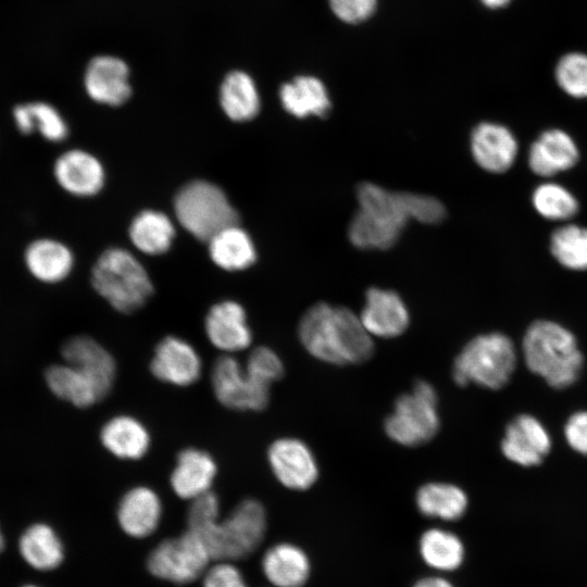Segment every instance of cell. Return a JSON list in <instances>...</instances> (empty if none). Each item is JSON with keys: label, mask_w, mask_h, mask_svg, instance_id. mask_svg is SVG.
Instances as JSON below:
<instances>
[{"label": "cell", "mask_w": 587, "mask_h": 587, "mask_svg": "<svg viewBox=\"0 0 587 587\" xmlns=\"http://www.w3.org/2000/svg\"><path fill=\"white\" fill-rule=\"evenodd\" d=\"M579 158L578 146L569 133L549 128L532 142L527 163L535 175L549 178L573 168Z\"/></svg>", "instance_id": "20"}, {"label": "cell", "mask_w": 587, "mask_h": 587, "mask_svg": "<svg viewBox=\"0 0 587 587\" xmlns=\"http://www.w3.org/2000/svg\"><path fill=\"white\" fill-rule=\"evenodd\" d=\"M53 176L63 190L76 197L93 196L104 183L100 161L80 149L60 154L53 164Z\"/></svg>", "instance_id": "23"}, {"label": "cell", "mask_w": 587, "mask_h": 587, "mask_svg": "<svg viewBox=\"0 0 587 587\" xmlns=\"http://www.w3.org/2000/svg\"><path fill=\"white\" fill-rule=\"evenodd\" d=\"M23 262L28 274L36 280L57 284L72 272L74 255L65 243L41 237L27 243L23 252Z\"/></svg>", "instance_id": "25"}, {"label": "cell", "mask_w": 587, "mask_h": 587, "mask_svg": "<svg viewBox=\"0 0 587 587\" xmlns=\"http://www.w3.org/2000/svg\"><path fill=\"white\" fill-rule=\"evenodd\" d=\"M298 335L303 348L315 359L334 364H359L374 352L373 337L360 316L344 307L319 302L301 316Z\"/></svg>", "instance_id": "1"}, {"label": "cell", "mask_w": 587, "mask_h": 587, "mask_svg": "<svg viewBox=\"0 0 587 587\" xmlns=\"http://www.w3.org/2000/svg\"><path fill=\"white\" fill-rule=\"evenodd\" d=\"M564 436L575 451L587 455V411L570 416L564 427Z\"/></svg>", "instance_id": "43"}, {"label": "cell", "mask_w": 587, "mask_h": 587, "mask_svg": "<svg viewBox=\"0 0 587 587\" xmlns=\"http://www.w3.org/2000/svg\"><path fill=\"white\" fill-rule=\"evenodd\" d=\"M162 516V499L147 485H136L127 489L116 507L120 529L134 539H145L153 535L161 524Z\"/></svg>", "instance_id": "13"}, {"label": "cell", "mask_w": 587, "mask_h": 587, "mask_svg": "<svg viewBox=\"0 0 587 587\" xmlns=\"http://www.w3.org/2000/svg\"><path fill=\"white\" fill-rule=\"evenodd\" d=\"M267 529L264 505L254 498L238 502L229 514L220 520L207 541L213 561H239L251 555L262 544Z\"/></svg>", "instance_id": "8"}, {"label": "cell", "mask_w": 587, "mask_h": 587, "mask_svg": "<svg viewBox=\"0 0 587 587\" xmlns=\"http://www.w3.org/2000/svg\"><path fill=\"white\" fill-rule=\"evenodd\" d=\"M245 366L253 376L270 386L284 375V363L280 357L266 346L252 349Z\"/></svg>", "instance_id": "39"}, {"label": "cell", "mask_w": 587, "mask_h": 587, "mask_svg": "<svg viewBox=\"0 0 587 587\" xmlns=\"http://www.w3.org/2000/svg\"><path fill=\"white\" fill-rule=\"evenodd\" d=\"M417 550L424 564L438 574L457 571L465 560L462 539L453 532L440 527L423 532Z\"/></svg>", "instance_id": "28"}, {"label": "cell", "mask_w": 587, "mask_h": 587, "mask_svg": "<svg viewBox=\"0 0 587 587\" xmlns=\"http://www.w3.org/2000/svg\"><path fill=\"white\" fill-rule=\"evenodd\" d=\"M62 357L86 374L98 387L103 398L112 390L117 365L111 352L90 336L77 335L62 346Z\"/></svg>", "instance_id": "17"}, {"label": "cell", "mask_w": 587, "mask_h": 587, "mask_svg": "<svg viewBox=\"0 0 587 587\" xmlns=\"http://www.w3.org/2000/svg\"><path fill=\"white\" fill-rule=\"evenodd\" d=\"M27 104L34 133H39L46 140L51 142H60L67 137V124L52 104L43 101Z\"/></svg>", "instance_id": "38"}, {"label": "cell", "mask_w": 587, "mask_h": 587, "mask_svg": "<svg viewBox=\"0 0 587 587\" xmlns=\"http://www.w3.org/2000/svg\"><path fill=\"white\" fill-rule=\"evenodd\" d=\"M261 571L272 587H304L312 574V562L300 546L282 541L265 550Z\"/></svg>", "instance_id": "22"}, {"label": "cell", "mask_w": 587, "mask_h": 587, "mask_svg": "<svg viewBox=\"0 0 587 587\" xmlns=\"http://www.w3.org/2000/svg\"><path fill=\"white\" fill-rule=\"evenodd\" d=\"M17 550L23 562L37 572H52L65 559L64 544L57 530L47 523H34L20 536Z\"/></svg>", "instance_id": "26"}, {"label": "cell", "mask_w": 587, "mask_h": 587, "mask_svg": "<svg viewBox=\"0 0 587 587\" xmlns=\"http://www.w3.org/2000/svg\"><path fill=\"white\" fill-rule=\"evenodd\" d=\"M516 363L512 340L501 333L482 334L471 339L455 357L452 377L455 384H476L499 389L510 379Z\"/></svg>", "instance_id": "5"}, {"label": "cell", "mask_w": 587, "mask_h": 587, "mask_svg": "<svg viewBox=\"0 0 587 587\" xmlns=\"http://www.w3.org/2000/svg\"><path fill=\"white\" fill-rule=\"evenodd\" d=\"M149 369L153 377L161 383L188 387L200 379L202 360L188 340L168 335L154 347Z\"/></svg>", "instance_id": "12"}, {"label": "cell", "mask_w": 587, "mask_h": 587, "mask_svg": "<svg viewBox=\"0 0 587 587\" xmlns=\"http://www.w3.org/2000/svg\"><path fill=\"white\" fill-rule=\"evenodd\" d=\"M202 587H249L241 570L229 560H214L201 577Z\"/></svg>", "instance_id": "40"}, {"label": "cell", "mask_w": 587, "mask_h": 587, "mask_svg": "<svg viewBox=\"0 0 587 587\" xmlns=\"http://www.w3.org/2000/svg\"><path fill=\"white\" fill-rule=\"evenodd\" d=\"M208 242L212 261L226 271L245 270L255 261L253 242L237 224L220 230Z\"/></svg>", "instance_id": "32"}, {"label": "cell", "mask_w": 587, "mask_h": 587, "mask_svg": "<svg viewBox=\"0 0 587 587\" xmlns=\"http://www.w3.org/2000/svg\"><path fill=\"white\" fill-rule=\"evenodd\" d=\"M470 149L476 164L488 173L501 174L515 163L519 143L514 134L507 126L482 122L470 137Z\"/></svg>", "instance_id": "15"}, {"label": "cell", "mask_w": 587, "mask_h": 587, "mask_svg": "<svg viewBox=\"0 0 587 587\" xmlns=\"http://www.w3.org/2000/svg\"><path fill=\"white\" fill-rule=\"evenodd\" d=\"M91 283L96 291L121 313H133L153 292L149 275L127 250L110 248L93 265Z\"/></svg>", "instance_id": "4"}, {"label": "cell", "mask_w": 587, "mask_h": 587, "mask_svg": "<svg viewBox=\"0 0 587 587\" xmlns=\"http://www.w3.org/2000/svg\"><path fill=\"white\" fill-rule=\"evenodd\" d=\"M174 212L179 224L201 241L238 223V214L224 191L205 180H193L180 188Z\"/></svg>", "instance_id": "6"}, {"label": "cell", "mask_w": 587, "mask_h": 587, "mask_svg": "<svg viewBox=\"0 0 587 587\" xmlns=\"http://www.w3.org/2000/svg\"><path fill=\"white\" fill-rule=\"evenodd\" d=\"M99 438L103 448L120 460H140L151 447L148 427L129 414H116L107 420L101 426Z\"/></svg>", "instance_id": "24"}, {"label": "cell", "mask_w": 587, "mask_h": 587, "mask_svg": "<svg viewBox=\"0 0 587 587\" xmlns=\"http://www.w3.org/2000/svg\"><path fill=\"white\" fill-rule=\"evenodd\" d=\"M357 198L359 209L348 228L351 243L360 249L392 247L411 220L407 191H390L373 183H362Z\"/></svg>", "instance_id": "2"}, {"label": "cell", "mask_w": 587, "mask_h": 587, "mask_svg": "<svg viewBox=\"0 0 587 587\" xmlns=\"http://www.w3.org/2000/svg\"><path fill=\"white\" fill-rule=\"evenodd\" d=\"M214 397L229 410L258 412L270 402L271 386L253 376L235 355L222 354L212 365Z\"/></svg>", "instance_id": "10"}, {"label": "cell", "mask_w": 587, "mask_h": 587, "mask_svg": "<svg viewBox=\"0 0 587 587\" xmlns=\"http://www.w3.org/2000/svg\"><path fill=\"white\" fill-rule=\"evenodd\" d=\"M554 79L567 96L586 99L587 54L577 51L563 54L554 66Z\"/></svg>", "instance_id": "36"}, {"label": "cell", "mask_w": 587, "mask_h": 587, "mask_svg": "<svg viewBox=\"0 0 587 587\" xmlns=\"http://www.w3.org/2000/svg\"><path fill=\"white\" fill-rule=\"evenodd\" d=\"M266 458L275 478L290 490H307L319 478L316 458L301 439L295 437L275 439L267 448Z\"/></svg>", "instance_id": "11"}, {"label": "cell", "mask_w": 587, "mask_h": 587, "mask_svg": "<svg viewBox=\"0 0 587 587\" xmlns=\"http://www.w3.org/2000/svg\"><path fill=\"white\" fill-rule=\"evenodd\" d=\"M415 505L426 517L451 522L465 514L469 499L465 491L457 485L429 482L417 489Z\"/></svg>", "instance_id": "29"}, {"label": "cell", "mask_w": 587, "mask_h": 587, "mask_svg": "<svg viewBox=\"0 0 587 587\" xmlns=\"http://www.w3.org/2000/svg\"><path fill=\"white\" fill-rule=\"evenodd\" d=\"M412 587H455L447 577L436 574L419 578Z\"/></svg>", "instance_id": "45"}, {"label": "cell", "mask_w": 587, "mask_h": 587, "mask_svg": "<svg viewBox=\"0 0 587 587\" xmlns=\"http://www.w3.org/2000/svg\"><path fill=\"white\" fill-rule=\"evenodd\" d=\"M359 316L372 337L400 336L410 324L409 310L401 297L396 291L376 287L366 291Z\"/></svg>", "instance_id": "19"}, {"label": "cell", "mask_w": 587, "mask_h": 587, "mask_svg": "<svg viewBox=\"0 0 587 587\" xmlns=\"http://www.w3.org/2000/svg\"><path fill=\"white\" fill-rule=\"evenodd\" d=\"M550 447L551 440L545 427L527 414L519 415L509 423L501 442L505 458L523 466L539 464Z\"/></svg>", "instance_id": "21"}, {"label": "cell", "mask_w": 587, "mask_h": 587, "mask_svg": "<svg viewBox=\"0 0 587 587\" xmlns=\"http://www.w3.org/2000/svg\"><path fill=\"white\" fill-rule=\"evenodd\" d=\"M21 587H42V586L33 584V583H27V584L22 585Z\"/></svg>", "instance_id": "48"}, {"label": "cell", "mask_w": 587, "mask_h": 587, "mask_svg": "<svg viewBox=\"0 0 587 587\" xmlns=\"http://www.w3.org/2000/svg\"><path fill=\"white\" fill-rule=\"evenodd\" d=\"M212 561L204 542L186 529L155 545L146 558V569L159 580L183 586L201 579Z\"/></svg>", "instance_id": "9"}, {"label": "cell", "mask_w": 587, "mask_h": 587, "mask_svg": "<svg viewBox=\"0 0 587 587\" xmlns=\"http://www.w3.org/2000/svg\"><path fill=\"white\" fill-rule=\"evenodd\" d=\"M217 474L215 459L208 451L187 447L182 449L170 474L173 492L180 499L192 501L210 491Z\"/></svg>", "instance_id": "16"}, {"label": "cell", "mask_w": 587, "mask_h": 587, "mask_svg": "<svg viewBox=\"0 0 587 587\" xmlns=\"http://www.w3.org/2000/svg\"><path fill=\"white\" fill-rule=\"evenodd\" d=\"M3 549H4V536L0 528V553L3 551Z\"/></svg>", "instance_id": "47"}, {"label": "cell", "mask_w": 587, "mask_h": 587, "mask_svg": "<svg viewBox=\"0 0 587 587\" xmlns=\"http://www.w3.org/2000/svg\"><path fill=\"white\" fill-rule=\"evenodd\" d=\"M522 350L529 371L558 389L572 385L583 366V354L573 334L551 321L530 324Z\"/></svg>", "instance_id": "3"}, {"label": "cell", "mask_w": 587, "mask_h": 587, "mask_svg": "<svg viewBox=\"0 0 587 587\" xmlns=\"http://www.w3.org/2000/svg\"><path fill=\"white\" fill-rule=\"evenodd\" d=\"M220 104L233 121L246 122L260 110V96L252 77L243 71L229 72L220 88Z\"/></svg>", "instance_id": "31"}, {"label": "cell", "mask_w": 587, "mask_h": 587, "mask_svg": "<svg viewBox=\"0 0 587 587\" xmlns=\"http://www.w3.org/2000/svg\"><path fill=\"white\" fill-rule=\"evenodd\" d=\"M45 377L48 387L57 397L77 408H89L104 399L86 374L66 362L49 366Z\"/></svg>", "instance_id": "30"}, {"label": "cell", "mask_w": 587, "mask_h": 587, "mask_svg": "<svg viewBox=\"0 0 587 587\" xmlns=\"http://www.w3.org/2000/svg\"><path fill=\"white\" fill-rule=\"evenodd\" d=\"M84 86L93 101L113 107L121 105L132 95L129 68L117 57H95L86 67Z\"/></svg>", "instance_id": "18"}, {"label": "cell", "mask_w": 587, "mask_h": 587, "mask_svg": "<svg viewBox=\"0 0 587 587\" xmlns=\"http://www.w3.org/2000/svg\"><path fill=\"white\" fill-rule=\"evenodd\" d=\"M333 13L342 22L358 24L376 10L377 0H328Z\"/></svg>", "instance_id": "42"}, {"label": "cell", "mask_w": 587, "mask_h": 587, "mask_svg": "<svg viewBox=\"0 0 587 587\" xmlns=\"http://www.w3.org/2000/svg\"><path fill=\"white\" fill-rule=\"evenodd\" d=\"M411 220L424 224H437L446 217V208L432 196L408 192Z\"/></svg>", "instance_id": "41"}, {"label": "cell", "mask_w": 587, "mask_h": 587, "mask_svg": "<svg viewBox=\"0 0 587 587\" xmlns=\"http://www.w3.org/2000/svg\"><path fill=\"white\" fill-rule=\"evenodd\" d=\"M204 332L210 344L222 354L234 355L247 350L253 339L245 309L232 300L210 308L204 320Z\"/></svg>", "instance_id": "14"}, {"label": "cell", "mask_w": 587, "mask_h": 587, "mask_svg": "<svg viewBox=\"0 0 587 587\" xmlns=\"http://www.w3.org/2000/svg\"><path fill=\"white\" fill-rule=\"evenodd\" d=\"M438 396L433 385L419 380L413 389L397 398L392 412L386 417V435L405 447L428 442L440 427Z\"/></svg>", "instance_id": "7"}, {"label": "cell", "mask_w": 587, "mask_h": 587, "mask_svg": "<svg viewBox=\"0 0 587 587\" xmlns=\"http://www.w3.org/2000/svg\"><path fill=\"white\" fill-rule=\"evenodd\" d=\"M532 204L540 216L555 222H566L579 211L577 198L554 182L538 185L532 193Z\"/></svg>", "instance_id": "35"}, {"label": "cell", "mask_w": 587, "mask_h": 587, "mask_svg": "<svg viewBox=\"0 0 587 587\" xmlns=\"http://www.w3.org/2000/svg\"><path fill=\"white\" fill-rule=\"evenodd\" d=\"M489 9H500L508 5L512 0H480Z\"/></svg>", "instance_id": "46"}, {"label": "cell", "mask_w": 587, "mask_h": 587, "mask_svg": "<svg viewBox=\"0 0 587 587\" xmlns=\"http://www.w3.org/2000/svg\"><path fill=\"white\" fill-rule=\"evenodd\" d=\"M279 99L285 111L298 118L325 117L332 108L323 82L309 75H300L283 84Z\"/></svg>", "instance_id": "27"}, {"label": "cell", "mask_w": 587, "mask_h": 587, "mask_svg": "<svg viewBox=\"0 0 587 587\" xmlns=\"http://www.w3.org/2000/svg\"><path fill=\"white\" fill-rule=\"evenodd\" d=\"M551 255L571 271H587V227L566 223L550 236Z\"/></svg>", "instance_id": "34"}, {"label": "cell", "mask_w": 587, "mask_h": 587, "mask_svg": "<svg viewBox=\"0 0 587 587\" xmlns=\"http://www.w3.org/2000/svg\"><path fill=\"white\" fill-rule=\"evenodd\" d=\"M175 228L171 218L159 211L145 210L136 215L129 226L133 245L143 253L155 255L171 247Z\"/></svg>", "instance_id": "33"}, {"label": "cell", "mask_w": 587, "mask_h": 587, "mask_svg": "<svg viewBox=\"0 0 587 587\" xmlns=\"http://www.w3.org/2000/svg\"><path fill=\"white\" fill-rule=\"evenodd\" d=\"M12 115L15 127L22 135L28 136L34 134L27 103L15 105Z\"/></svg>", "instance_id": "44"}, {"label": "cell", "mask_w": 587, "mask_h": 587, "mask_svg": "<svg viewBox=\"0 0 587 587\" xmlns=\"http://www.w3.org/2000/svg\"><path fill=\"white\" fill-rule=\"evenodd\" d=\"M220 500L210 491L192 501L187 511V529L205 545L220 522Z\"/></svg>", "instance_id": "37"}]
</instances>
